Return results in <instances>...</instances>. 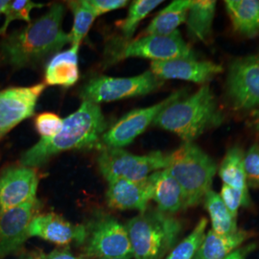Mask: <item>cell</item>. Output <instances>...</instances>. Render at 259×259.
Here are the masks:
<instances>
[{
  "mask_svg": "<svg viewBox=\"0 0 259 259\" xmlns=\"http://www.w3.org/2000/svg\"><path fill=\"white\" fill-rule=\"evenodd\" d=\"M21 259H41L40 258V254H38V255H29V256H26V257H23V258Z\"/></svg>",
  "mask_w": 259,
  "mask_h": 259,
  "instance_id": "obj_38",
  "label": "cell"
},
{
  "mask_svg": "<svg viewBox=\"0 0 259 259\" xmlns=\"http://www.w3.org/2000/svg\"><path fill=\"white\" fill-rule=\"evenodd\" d=\"M204 206L210 217L213 232L228 235L238 231L236 218L229 211L220 194L211 189L204 196Z\"/></svg>",
  "mask_w": 259,
  "mask_h": 259,
  "instance_id": "obj_25",
  "label": "cell"
},
{
  "mask_svg": "<svg viewBox=\"0 0 259 259\" xmlns=\"http://www.w3.org/2000/svg\"><path fill=\"white\" fill-rule=\"evenodd\" d=\"M68 7L73 14V25L70 31L69 37L71 47H80L83 38L89 33L93 26V22L96 19L95 15L92 12L83 0L79 1H68Z\"/></svg>",
  "mask_w": 259,
  "mask_h": 259,
  "instance_id": "obj_27",
  "label": "cell"
},
{
  "mask_svg": "<svg viewBox=\"0 0 259 259\" xmlns=\"http://www.w3.org/2000/svg\"><path fill=\"white\" fill-rule=\"evenodd\" d=\"M227 97L233 110L259 108V53L233 60L227 76Z\"/></svg>",
  "mask_w": 259,
  "mask_h": 259,
  "instance_id": "obj_10",
  "label": "cell"
},
{
  "mask_svg": "<svg viewBox=\"0 0 259 259\" xmlns=\"http://www.w3.org/2000/svg\"><path fill=\"white\" fill-rule=\"evenodd\" d=\"M41 259H83L78 256H75L74 254L71 253L69 249H62V250H54L50 253L42 254L40 253Z\"/></svg>",
  "mask_w": 259,
  "mask_h": 259,
  "instance_id": "obj_34",
  "label": "cell"
},
{
  "mask_svg": "<svg viewBox=\"0 0 259 259\" xmlns=\"http://www.w3.org/2000/svg\"><path fill=\"white\" fill-rule=\"evenodd\" d=\"M125 228L135 259H163L176 246L183 224L174 215L148 207Z\"/></svg>",
  "mask_w": 259,
  "mask_h": 259,
  "instance_id": "obj_4",
  "label": "cell"
},
{
  "mask_svg": "<svg viewBox=\"0 0 259 259\" xmlns=\"http://www.w3.org/2000/svg\"><path fill=\"white\" fill-rule=\"evenodd\" d=\"M223 67L210 61L175 59L165 62H152L151 71L160 80H183L204 83L222 72Z\"/></svg>",
  "mask_w": 259,
  "mask_h": 259,
  "instance_id": "obj_15",
  "label": "cell"
},
{
  "mask_svg": "<svg viewBox=\"0 0 259 259\" xmlns=\"http://www.w3.org/2000/svg\"><path fill=\"white\" fill-rule=\"evenodd\" d=\"M64 125V119L54 112H41L35 118V128L41 139H50L56 136Z\"/></svg>",
  "mask_w": 259,
  "mask_h": 259,
  "instance_id": "obj_30",
  "label": "cell"
},
{
  "mask_svg": "<svg viewBox=\"0 0 259 259\" xmlns=\"http://www.w3.org/2000/svg\"><path fill=\"white\" fill-rule=\"evenodd\" d=\"M110 50L111 62L128 58H142L152 62H165L175 59H194L193 49L189 47L179 30L169 35H143L128 41L119 39Z\"/></svg>",
  "mask_w": 259,
  "mask_h": 259,
  "instance_id": "obj_7",
  "label": "cell"
},
{
  "mask_svg": "<svg viewBox=\"0 0 259 259\" xmlns=\"http://www.w3.org/2000/svg\"><path fill=\"white\" fill-rule=\"evenodd\" d=\"M79 47H71L53 55L46 66V84L69 88L79 81Z\"/></svg>",
  "mask_w": 259,
  "mask_h": 259,
  "instance_id": "obj_19",
  "label": "cell"
},
{
  "mask_svg": "<svg viewBox=\"0 0 259 259\" xmlns=\"http://www.w3.org/2000/svg\"><path fill=\"white\" fill-rule=\"evenodd\" d=\"M255 247H256L255 244H250L244 247H240L225 259H246L250 251L255 249Z\"/></svg>",
  "mask_w": 259,
  "mask_h": 259,
  "instance_id": "obj_35",
  "label": "cell"
},
{
  "mask_svg": "<svg viewBox=\"0 0 259 259\" xmlns=\"http://www.w3.org/2000/svg\"><path fill=\"white\" fill-rule=\"evenodd\" d=\"M65 6L54 4L44 16L5 36L0 44L3 60L16 68L36 65L70 44L63 30Z\"/></svg>",
  "mask_w": 259,
  "mask_h": 259,
  "instance_id": "obj_1",
  "label": "cell"
},
{
  "mask_svg": "<svg viewBox=\"0 0 259 259\" xmlns=\"http://www.w3.org/2000/svg\"><path fill=\"white\" fill-rule=\"evenodd\" d=\"M192 0H175L152 19L144 35H169L186 21Z\"/></svg>",
  "mask_w": 259,
  "mask_h": 259,
  "instance_id": "obj_22",
  "label": "cell"
},
{
  "mask_svg": "<svg viewBox=\"0 0 259 259\" xmlns=\"http://www.w3.org/2000/svg\"><path fill=\"white\" fill-rule=\"evenodd\" d=\"M166 169L181 185L185 194V208H188L200 204L211 190L217 164L194 142H185L169 153Z\"/></svg>",
  "mask_w": 259,
  "mask_h": 259,
  "instance_id": "obj_5",
  "label": "cell"
},
{
  "mask_svg": "<svg viewBox=\"0 0 259 259\" xmlns=\"http://www.w3.org/2000/svg\"><path fill=\"white\" fill-rule=\"evenodd\" d=\"M114 259H119V258H114Z\"/></svg>",
  "mask_w": 259,
  "mask_h": 259,
  "instance_id": "obj_39",
  "label": "cell"
},
{
  "mask_svg": "<svg viewBox=\"0 0 259 259\" xmlns=\"http://www.w3.org/2000/svg\"><path fill=\"white\" fill-rule=\"evenodd\" d=\"M28 234L29 237H38L60 246L71 242L83 244L87 237V228L83 225L68 222L56 213H44L33 218Z\"/></svg>",
  "mask_w": 259,
  "mask_h": 259,
  "instance_id": "obj_16",
  "label": "cell"
},
{
  "mask_svg": "<svg viewBox=\"0 0 259 259\" xmlns=\"http://www.w3.org/2000/svg\"><path fill=\"white\" fill-rule=\"evenodd\" d=\"M252 233L244 230L223 235L213 232L212 230L204 235L199 249L193 259H225L234 250L240 248L241 245L249 240Z\"/></svg>",
  "mask_w": 259,
  "mask_h": 259,
  "instance_id": "obj_20",
  "label": "cell"
},
{
  "mask_svg": "<svg viewBox=\"0 0 259 259\" xmlns=\"http://www.w3.org/2000/svg\"><path fill=\"white\" fill-rule=\"evenodd\" d=\"M216 3L212 0L192 1L185 22L189 35L194 39L205 41L210 36Z\"/></svg>",
  "mask_w": 259,
  "mask_h": 259,
  "instance_id": "obj_23",
  "label": "cell"
},
{
  "mask_svg": "<svg viewBox=\"0 0 259 259\" xmlns=\"http://www.w3.org/2000/svg\"><path fill=\"white\" fill-rule=\"evenodd\" d=\"M46 83L15 87L0 92V139L19 123L32 117Z\"/></svg>",
  "mask_w": 259,
  "mask_h": 259,
  "instance_id": "obj_12",
  "label": "cell"
},
{
  "mask_svg": "<svg viewBox=\"0 0 259 259\" xmlns=\"http://www.w3.org/2000/svg\"><path fill=\"white\" fill-rule=\"evenodd\" d=\"M219 176L223 185L249 193L244 168V152L240 147L234 146L227 152L219 168Z\"/></svg>",
  "mask_w": 259,
  "mask_h": 259,
  "instance_id": "obj_24",
  "label": "cell"
},
{
  "mask_svg": "<svg viewBox=\"0 0 259 259\" xmlns=\"http://www.w3.org/2000/svg\"><path fill=\"white\" fill-rule=\"evenodd\" d=\"M184 96L185 91L181 90L156 105L133 110L126 113L103 134L97 149L123 148L128 146L153 124L160 111L169 104Z\"/></svg>",
  "mask_w": 259,
  "mask_h": 259,
  "instance_id": "obj_11",
  "label": "cell"
},
{
  "mask_svg": "<svg viewBox=\"0 0 259 259\" xmlns=\"http://www.w3.org/2000/svg\"><path fill=\"white\" fill-rule=\"evenodd\" d=\"M244 168L248 187L259 188V144L254 143L244 154Z\"/></svg>",
  "mask_w": 259,
  "mask_h": 259,
  "instance_id": "obj_32",
  "label": "cell"
},
{
  "mask_svg": "<svg viewBox=\"0 0 259 259\" xmlns=\"http://www.w3.org/2000/svg\"><path fill=\"white\" fill-rule=\"evenodd\" d=\"M151 200L157 205V209L167 213L175 214L185 209L184 191L167 169L154 172L147 178Z\"/></svg>",
  "mask_w": 259,
  "mask_h": 259,
  "instance_id": "obj_18",
  "label": "cell"
},
{
  "mask_svg": "<svg viewBox=\"0 0 259 259\" xmlns=\"http://www.w3.org/2000/svg\"><path fill=\"white\" fill-rule=\"evenodd\" d=\"M97 164L107 182L118 179L141 182L154 172L166 169L169 153L155 151L147 155H135L122 148H103Z\"/></svg>",
  "mask_w": 259,
  "mask_h": 259,
  "instance_id": "obj_6",
  "label": "cell"
},
{
  "mask_svg": "<svg viewBox=\"0 0 259 259\" xmlns=\"http://www.w3.org/2000/svg\"><path fill=\"white\" fill-rule=\"evenodd\" d=\"M162 83L163 81L157 78L151 70L127 78L100 76L91 79L83 84L80 97L83 101L99 105L100 103L147 95L157 91Z\"/></svg>",
  "mask_w": 259,
  "mask_h": 259,
  "instance_id": "obj_8",
  "label": "cell"
},
{
  "mask_svg": "<svg viewBox=\"0 0 259 259\" xmlns=\"http://www.w3.org/2000/svg\"><path fill=\"white\" fill-rule=\"evenodd\" d=\"M108 123L99 105L83 101L64 119L61 131L50 139H40L20 157V165L37 169L57 155L70 150L97 148Z\"/></svg>",
  "mask_w": 259,
  "mask_h": 259,
  "instance_id": "obj_2",
  "label": "cell"
},
{
  "mask_svg": "<svg viewBox=\"0 0 259 259\" xmlns=\"http://www.w3.org/2000/svg\"><path fill=\"white\" fill-rule=\"evenodd\" d=\"M162 0H136L130 6L128 16L124 19L116 22L123 35V40H131L139 23L145 19L149 14L156 9Z\"/></svg>",
  "mask_w": 259,
  "mask_h": 259,
  "instance_id": "obj_26",
  "label": "cell"
},
{
  "mask_svg": "<svg viewBox=\"0 0 259 259\" xmlns=\"http://www.w3.org/2000/svg\"><path fill=\"white\" fill-rule=\"evenodd\" d=\"M96 18L114 10L120 9L128 4L126 0H83Z\"/></svg>",
  "mask_w": 259,
  "mask_h": 259,
  "instance_id": "obj_33",
  "label": "cell"
},
{
  "mask_svg": "<svg viewBox=\"0 0 259 259\" xmlns=\"http://www.w3.org/2000/svg\"><path fill=\"white\" fill-rule=\"evenodd\" d=\"M87 228L84 252L97 259H131L133 250L128 232L110 215L96 216Z\"/></svg>",
  "mask_w": 259,
  "mask_h": 259,
  "instance_id": "obj_9",
  "label": "cell"
},
{
  "mask_svg": "<svg viewBox=\"0 0 259 259\" xmlns=\"http://www.w3.org/2000/svg\"><path fill=\"white\" fill-rule=\"evenodd\" d=\"M45 5L41 3H35L30 0H14L9 1L7 7L4 10L5 21L0 27V35L6 36V31L10 24L15 20H24L27 23L31 22V11L36 8H41Z\"/></svg>",
  "mask_w": 259,
  "mask_h": 259,
  "instance_id": "obj_29",
  "label": "cell"
},
{
  "mask_svg": "<svg viewBox=\"0 0 259 259\" xmlns=\"http://www.w3.org/2000/svg\"><path fill=\"white\" fill-rule=\"evenodd\" d=\"M224 114L208 84L196 93L169 104L158 113L153 125L176 134L185 142H193L205 132L219 127Z\"/></svg>",
  "mask_w": 259,
  "mask_h": 259,
  "instance_id": "obj_3",
  "label": "cell"
},
{
  "mask_svg": "<svg viewBox=\"0 0 259 259\" xmlns=\"http://www.w3.org/2000/svg\"><path fill=\"white\" fill-rule=\"evenodd\" d=\"M37 169L11 166L0 175V216L14 207L37 198Z\"/></svg>",
  "mask_w": 259,
  "mask_h": 259,
  "instance_id": "obj_13",
  "label": "cell"
},
{
  "mask_svg": "<svg viewBox=\"0 0 259 259\" xmlns=\"http://www.w3.org/2000/svg\"><path fill=\"white\" fill-rule=\"evenodd\" d=\"M9 1L8 0H0V15L4 13V10L7 7Z\"/></svg>",
  "mask_w": 259,
  "mask_h": 259,
  "instance_id": "obj_37",
  "label": "cell"
},
{
  "mask_svg": "<svg viewBox=\"0 0 259 259\" xmlns=\"http://www.w3.org/2000/svg\"><path fill=\"white\" fill-rule=\"evenodd\" d=\"M220 197L229 211L236 219L241 206L248 207L251 204L249 193L242 192L227 185H223Z\"/></svg>",
  "mask_w": 259,
  "mask_h": 259,
  "instance_id": "obj_31",
  "label": "cell"
},
{
  "mask_svg": "<svg viewBox=\"0 0 259 259\" xmlns=\"http://www.w3.org/2000/svg\"><path fill=\"white\" fill-rule=\"evenodd\" d=\"M39 208L40 202L34 198L0 216V257L19 250L27 240L30 223Z\"/></svg>",
  "mask_w": 259,
  "mask_h": 259,
  "instance_id": "obj_14",
  "label": "cell"
},
{
  "mask_svg": "<svg viewBox=\"0 0 259 259\" xmlns=\"http://www.w3.org/2000/svg\"><path fill=\"white\" fill-rule=\"evenodd\" d=\"M251 117H252V126L259 134V108L257 110L251 112Z\"/></svg>",
  "mask_w": 259,
  "mask_h": 259,
  "instance_id": "obj_36",
  "label": "cell"
},
{
  "mask_svg": "<svg viewBox=\"0 0 259 259\" xmlns=\"http://www.w3.org/2000/svg\"><path fill=\"white\" fill-rule=\"evenodd\" d=\"M225 5L235 31L245 37L258 34V0H227Z\"/></svg>",
  "mask_w": 259,
  "mask_h": 259,
  "instance_id": "obj_21",
  "label": "cell"
},
{
  "mask_svg": "<svg viewBox=\"0 0 259 259\" xmlns=\"http://www.w3.org/2000/svg\"><path fill=\"white\" fill-rule=\"evenodd\" d=\"M108 205L113 209H135L143 212L151 201V189L147 179L141 182L129 180H112L108 182L106 192Z\"/></svg>",
  "mask_w": 259,
  "mask_h": 259,
  "instance_id": "obj_17",
  "label": "cell"
},
{
  "mask_svg": "<svg viewBox=\"0 0 259 259\" xmlns=\"http://www.w3.org/2000/svg\"><path fill=\"white\" fill-rule=\"evenodd\" d=\"M207 220L202 218L184 240L178 243L165 259H193L205 235Z\"/></svg>",
  "mask_w": 259,
  "mask_h": 259,
  "instance_id": "obj_28",
  "label": "cell"
}]
</instances>
